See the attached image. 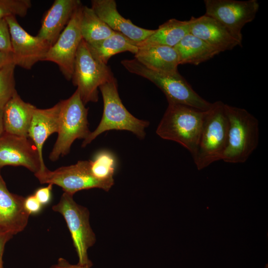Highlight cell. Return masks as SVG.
<instances>
[{
	"label": "cell",
	"mask_w": 268,
	"mask_h": 268,
	"mask_svg": "<svg viewBox=\"0 0 268 268\" xmlns=\"http://www.w3.org/2000/svg\"><path fill=\"white\" fill-rule=\"evenodd\" d=\"M10 232L0 227V265L2 263V256L6 243L13 236Z\"/></svg>",
	"instance_id": "cell-31"
},
{
	"label": "cell",
	"mask_w": 268,
	"mask_h": 268,
	"mask_svg": "<svg viewBox=\"0 0 268 268\" xmlns=\"http://www.w3.org/2000/svg\"><path fill=\"white\" fill-rule=\"evenodd\" d=\"M60 101L58 135L49 155L53 162L68 153L75 139H84L91 132L88 129V108L81 100L78 90Z\"/></svg>",
	"instance_id": "cell-6"
},
{
	"label": "cell",
	"mask_w": 268,
	"mask_h": 268,
	"mask_svg": "<svg viewBox=\"0 0 268 268\" xmlns=\"http://www.w3.org/2000/svg\"><path fill=\"white\" fill-rule=\"evenodd\" d=\"M41 184L56 185L64 192L73 195L78 191L92 188L109 191L113 185L94 177L90 171L89 161H78L76 164L61 167L54 171L47 168L34 174Z\"/></svg>",
	"instance_id": "cell-9"
},
{
	"label": "cell",
	"mask_w": 268,
	"mask_h": 268,
	"mask_svg": "<svg viewBox=\"0 0 268 268\" xmlns=\"http://www.w3.org/2000/svg\"><path fill=\"white\" fill-rule=\"evenodd\" d=\"M225 109L229 128L222 160L230 163H244L258 145L259 121L244 109L226 104Z\"/></svg>",
	"instance_id": "cell-3"
},
{
	"label": "cell",
	"mask_w": 268,
	"mask_h": 268,
	"mask_svg": "<svg viewBox=\"0 0 268 268\" xmlns=\"http://www.w3.org/2000/svg\"><path fill=\"white\" fill-rule=\"evenodd\" d=\"M114 78L110 67L96 59L82 39L75 57L72 81L85 105L98 100V88Z\"/></svg>",
	"instance_id": "cell-7"
},
{
	"label": "cell",
	"mask_w": 268,
	"mask_h": 268,
	"mask_svg": "<svg viewBox=\"0 0 268 268\" xmlns=\"http://www.w3.org/2000/svg\"><path fill=\"white\" fill-rule=\"evenodd\" d=\"M25 198L10 193L0 173V227L13 235L26 227L30 215L24 206Z\"/></svg>",
	"instance_id": "cell-16"
},
{
	"label": "cell",
	"mask_w": 268,
	"mask_h": 268,
	"mask_svg": "<svg viewBox=\"0 0 268 268\" xmlns=\"http://www.w3.org/2000/svg\"><path fill=\"white\" fill-rule=\"evenodd\" d=\"M89 164L90 171L94 177L101 181L114 184L116 160L113 153L106 150L101 151L92 160H89Z\"/></svg>",
	"instance_id": "cell-25"
},
{
	"label": "cell",
	"mask_w": 268,
	"mask_h": 268,
	"mask_svg": "<svg viewBox=\"0 0 268 268\" xmlns=\"http://www.w3.org/2000/svg\"><path fill=\"white\" fill-rule=\"evenodd\" d=\"M205 14L224 26L242 43V30L255 18L259 8L257 0H204Z\"/></svg>",
	"instance_id": "cell-10"
},
{
	"label": "cell",
	"mask_w": 268,
	"mask_h": 268,
	"mask_svg": "<svg viewBox=\"0 0 268 268\" xmlns=\"http://www.w3.org/2000/svg\"><path fill=\"white\" fill-rule=\"evenodd\" d=\"M129 72L147 79L165 94L168 103L179 104L205 111L212 103L200 96L179 73L174 74L157 72L147 68L135 58L121 61Z\"/></svg>",
	"instance_id": "cell-5"
},
{
	"label": "cell",
	"mask_w": 268,
	"mask_h": 268,
	"mask_svg": "<svg viewBox=\"0 0 268 268\" xmlns=\"http://www.w3.org/2000/svg\"><path fill=\"white\" fill-rule=\"evenodd\" d=\"M36 107L24 101L16 91L3 108L4 132L28 137L33 112Z\"/></svg>",
	"instance_id": "cell-19"
},
{
	"label": "cell",
	"mask_w": 268,
	"mask_h": 268,
	"mask_svg": "<svg viewBox=\"0 0 268 268\" xmlns=\"http://www.w3.org/2000/svg\"><path fill=\"white\" fill-rule=\"evenodd\" d=\"M24 206L25 210L29 214H36L42 209L43 205L39 202L34 195L25 198Z\"/></svg>",
	"instance_id": "cell-29"
},
{
	"label": "cell",
	"mask_w": 268,
	"mask_h": 268,
	"mask_svg": "<svg viewBox=\"0 0 268 268\" xmlns=\"http://www.w3.org/2000/svg\"><path fill=\"white\" fill-rule=\"evenodd\" d=\"M0 50L12 52L10 33L5 18L0 19Z\"/></svg>",
	"instance_id": "cell-28"
},
{
	"label": "cell",
	"mask_w": 268,
	"mask_h": 268,
	"mask_svg": "<svg viewBox=\"0 0 268 268\" xmlns=\"http://www.w3.org/2000/svg\"><path fill=\"white\" fill-rule=\"evenodd\" d=\"M190 33V21L172 18L160 25L157 29L142 41L136 43L138 48L162 45L174 47Z\"/></svg>",
	"instance_id": "cell-22"
},
{
	"label": "cell",
	"mask_w": 268,
	"mask_h": 268,
	"mask_svg": "<svg viewBox=\"0 0 268 268\" xmlns=\"http://www.w3.org/2000/svg\"><path fill=\"white\" fill-rule=\"evenodd\" d=\"M81 3L79 0H55L45 13L36 36L51 47Z\"/></svg>",
	"instance_id": "cell-17"
},
{
	"label": "cell",
	"mask_w": 268,
	"mask_h": 268,
	"mask_svg": "<svg viewBox=\"0 0 268 268\" xmlns=\"http://www.w3.org/2000/svg\"><path fill=\"white\" fill-rule=\"evenodd\" d=\"M4 133V129L3 120V109H0V137Z\"/></svg>",
	"instance_id": "cell-34"
},
{
	"label": "cell",
	"mask_w": 268,
	"mask_h": 268,
	"mask_svg": "<svg viewBox=\"0 0 268 268\" xmlns=\"http://www.w3.org/2000/svg\"><path fill=\"white\" fill-rule=\"evenodd\" d=\"M13 63L12 53L0 50V69L9 64Z\"/></svg>",
	"instance_id": "cell-33"
},
{
	"label": "cell",
	"mask_w": 268,
	"mask_h": 268,
	"mask_svg": "<svg viewBox=\"0 0 268 268\" xmlns=\"http://www.w3.org/2000/svg\"><path fill=\"white\" fill-rule=\"evenodd\" d=\"M0 268H3V264H1V265H0Z\"/></svg>",
	"instance_id": "cell-35"
},
{
	"label": "cell",
	"mask_w": 268,
	"mask_h": 268,
	"mask_svg": "<svg viewBox=\"0 0 268 268\" xmlns=\"http://www.w3.org/2000/svg\"><path fill=\"white\" fill-rule=\"evenodd\" d=\"M73 196L64 192L52 209L60 213L65 220L78 258V264L92 266L87 251L95 244L96 236L90 224L89 211L77 204Z\"/></svg>",
	"instance_id": "cell-8"
},
{
	"label": "cell",
	"mask_w": 268,
	"mask_h": 268,
	"mask_svg": "<svg viewBox=\"0 0 268 268\" xmlns=\"http://www.w3.org/2000/svg\"><path fill=\"white\" fill-rule=\"evenodd\" d=\"M80 31L82 39L87 44L102 41L115 33L91 7L85 5H83L82 8Z\"/></svg>",
	"instance_id": "cell-24"
},
{
	"label": "cell",
	"mask_w": 268,
	"mask_h": 268,
	"mask_svg": "<svg viewBox=\"0 0 268 268\" xmlns=\"http://www.w3.org/2000/svg\"><path fill=\"white\" fill-rule=\"evenodd\" d=\"M190 33L199 38L220 53L231 50L242 43L236 39L220 23L205 14L192 17Z\"/></svg>",
	"instance_id": "cell-14"
},
{
	"label": "cell",
	"mask_w": 268,
	"mask_h": 268,
	"mask_svg": "<svg viewBox=\"0 0 268 268\" xmlns=\"http://www.w3.org/2000/svg\"><path fill=\"white\" fill-rule=\"evenodd\" d=\"M83 6L81 3L77 7L67 25L50 48L43 61L56 64L67 80L72 78L76 53L82 39L80 22Z\"/></svg>",
	"instance_id": "cell-11"
},
{
	"label": "cell",
	"mask_w": 268,
	"mask_h": 268,
	"mask_svg": "<svg viewBox=\"0 0 268 268\" xmlns=\"http://www.w3.org/2000/svg\"><path fill=\"white\" fill-rule=\"evenodd\" d=\"M99 88L104 104L102 117L96 129L83 140L82 146H86L97 136L110 130L128 131L140 139L144 138L145 129L149 123L134 117L125 108L119 96L116 78L101 85Z\"/></svg>",
	"instance_id": "cell-2"
},
{
	"label": "cell",
	"mask_w": 268,
	"mask_h": 268,
	"mask_svg": "<svg viewBox=\"0 0 268 268\" xmlns=\"http://www.w3.org/2000/svg\"><path fill=\"white\" fill-rule=\"evenodd\" d=\"M135 59L147 68L166 74L179 73L178 55L174 47L151 45L138 48Z\"/></svg>",
	"instance_id": "cell-20"
},
{
	"label": "cell",
	"mask_w": 268,
	"mask_h": 268,
	"mask_svg": "<svg viewBox=\"0 0 268 268\" xmlns=\"http://www.w3.org/2000/svg\"><path fill=\"white\" fill-rule=\"evenodd\" d=\"M87 46L93 57L106 65L116 54L128 51L135 55L138 50L136 42L117 32L106 39Z\"/></svg>",
	"instance_id": "cell-23"
},
{
	"label": "cell",
	"mask_w": 268,
	"mask_h": 268,
	"mask_svg": "<svg viewBox=\"0 0 268 268\" xmlns=\"http://www.w3.org/2000/svg\"><path fill=\"white\" fill-rule=\"evenodd\" d=\"M179 57V64L198 65L220 52L199 38L189 33L174 47Z\"/></svg>",
	"instance_id": "cell-21"
},
{
	"label": "cell",
	"mask_w": 268,
	"mask_h": 268,
	"mask_svg": "<svg viewBox=\"0 0 268 268\" xmlns=\"http://www.w3.org/2000/svg\"><path fill=\"white\" fill-rule=\"evenodd\" d=\"M15 65L9 64L0 69V109H3L16 91L15 88Z\"/></svg>",
	"instance_id": "cell-26"
},
{
	"label": "cell",
	"mask_w": 268,
	"mask_h": 268,
	"mask_svg": "<svg viewBox=\"0 0 268 268\" xmlns=\"http://www.w3.org/2000/svg\"><path fill=\"white\" fill-rule=\"evenodd\" d=\"M10 36L13 64L26 69H30L43 59L51 46L39 37L33 36L19 24L15 16L5 18Z\"/></svg>",
	"instance_id": "cell-12"
},
{
	"label": "cell",
	"mask_w": 268,
	"mask_h": 268,
	"mask_svg": "<svg viewBox=\"0 0 268 268\" xmlns=\"http://www.w3.org/2000/svg\"><path fill=\"white\" fill-rule=\"evenodd\" d=\"M60 108L61 101L49 108H36L33 112L28 135L36 147L41 160L42 168L38 172L47 168L43 158V146L50 135L58 132Z\"/></svg>",
	"instance_id": "cell-18"
},
{
	"label": "cell",
	"mask_w": 268,
	"mask_h": 268,
	"mask_svg": "<svg viewBox=\"0 0 268 268\" xmlns=\"http://www.w3.org/2000/svg\"><path fill=\"white\" fill-rule=\"evenodd\" d=\"M228 128L225 104L221 101L212 103L205 111L196 148L192 155L198 170L222 160L227 145Z\"/></svg>",
	"instance_id": "cell-1"
},
{
	"label": "cell",
	"mask_w": 268,
	"mask_h": 268,
	"mask_svg": "<svg viewBox=\"0 0 268 268\" xmlns=\"http://www.w3.org/2000/svg\"><path fill=\"white\" fill-rule=\"evenodd\" d=\"M91 8L112 30L136 43L143 41L154 32L155 30L139 27L123 17L114 0H92Z\"/></svg>",
	"instance_id": "cell-15"
},
{
	"label": "cell",
	"mask_w": 268,
	"mask_h": 268,
	"mask_svg": "<svg viewBox=\"0 0 268 268\" xmlns=\"http://www.w3.org/2000/svg\"><path fill=\"white\" fill-rule=\"evenodd\" d=\"M8 165L23 166L34 174L41 169L37 149L29 137L5 132L0 137V169Z\"/></svg>",
	"instance_id": "cell-13"
},
{
	"label": "cell",
	"mask_w": 268,
	"mask_h": 268,
	"mask_svg": "<svg viewBox=\"0 0 268 268\" xmlns=\"http://www.w3.org/2000/svg\"><path fill=\"white\" fill-rule=\"evenodd\" d=\"M92 266L80 265L79 264L72 265L66 259L60 258L58 260L57 263L52 266L50 268H91Z\"/></svg>",
	"instance_id": "cell-32"
},
{
	"label": "cell",
	"mask_w": 268,
	"mask_h": 268,
	"mask_svg": "<svg viewBox=\"0 0 268 268\" xmlns=\"http://www.w3.org/2000/svg\"><path fill=\"white\" fill-rule=\"evenodd\" d=\"M205 111L175 103L168 106L157 128L161 138L175 141L189 151H195Z\"/></svg>",
	"instance_id": "cell-4"
},
{
	"label": "cell",
	"mask_w": 268,
	"mask_h": 268,
	"mask_svg": "<svg viewBox=\"0 0 268 268\" xmlns=\"http://www.w3.org/2000/svg\"><path fill=\"white\" fill-rule=\"evenodd\" d=\"M31 6L30 0H0V19L11 15L24 17Z\"/></svg>",
	"instance_id": "cell-27"
},
{
	"label": "cell",
	"mask_w": 268,
	"mask_h": 268,
	"mask_svg": "<svg viewBox=\"0 0 268 268\" xmlns=\"http://www.w3.org/2000/svg\"><path fill=\"white\" fill-rule=\"evenodd\" d=\"M53 186L50 184L47 187L39 188L33 194L43 206L47 205L51 202Z\"/></svg>",
	"instance_id": "cell-30"
}]
</instances>
